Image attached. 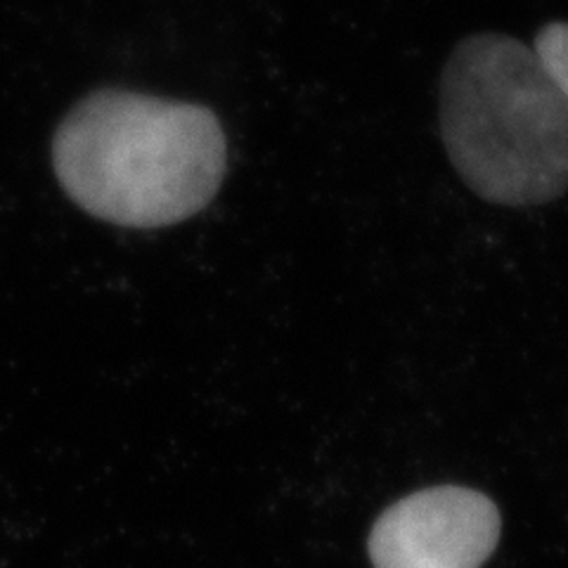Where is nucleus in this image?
I'll use <instances>...</instances> for the list:
<instances>
[{
	"mask_svg": "<svg viewBox=\"0 0 568 568\" xmlns=\"http://www.w3.org/2000/svg\"><path fill=\"white\" fill-rule=\"evenodd\" d=\"M503 519L488 495L462 486L403 497L372 526L375 568H481L500 540Z\"/></svg>",
	"mask_w": 568,
	"mask_h": 568,
	"instance_id": "nucleus-3",
	"label": "nucleus"
},
{
	"mask_svg": "<svg viewBox=\"0 0 568 568\" xmlns=\"http://www.w3.org/2000/svg\"><path fill=\"white\" fill-rule=\"evenodd\" d=\"M438 123L476 197L542 206L568 190V98L538 55L505 33H476L443 67Z\"/></svg>",
	"mask_w": 568,
	"mask_h": 568,
	"instance_id": "nucleus-2",
	"label": "nucleus"
},
{
	"mask_svg": "<svg viewBox=\"0 0 568 568\" xmlns=\"http://www.w3.org/2000/svg\"><path fill=\"white\" fill-rule=\"evenodd\" d=\"M52 166L91 216L121 227L183 223L223 185L227 142L202 104L104 88L71 110L52 138Z\"/></svg>",
	"mask_w": 568,
	"mask_h": 568,
	"instance_id": "nucleus-1",
	"label": "nucleus"
},
{
	"mask_svg": "<svg viewBox=\"0 0 568 568\" xmlns=\"http://www.w3.org/2000/svg\"><path fill=\"white\" fill-rule=\"evenodd\" d=\"M532 52H536L540 64L545 67L547 77L552 79L559 91L568 98V24H545L536 36Z\"/></svg>",
	"mask_w": 568,
	"mask_h": 568,
	"instance_id": "nucleus-4",
	"label": "nucleus"
}]
</instances>
